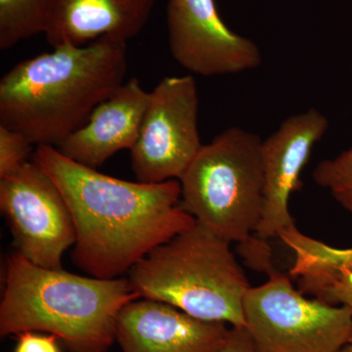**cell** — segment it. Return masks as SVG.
Wrapping results in <instances>:
<instances>
[{
    "label": "cell",
    "instance_id": "6da1fadb",
    "mask_svg": "<svg viewBox=\"0 0 352 352\" xmlns=\"http://www.w3.org/2000/svg\"><path fill=\"white\" fill-rule=\"evenodd\" d=\"M32 161L56 184L73 217L72 261L89 276L116 279L197 223L179 206V180L131 182L36 146Z\"/></svg>",
    "mask_w": 352,
    "mask_h": 352
},
{
    "label": "cell",
    "instance_id": "7a4b0ae2",
    "mask_svg": "<svg viewBox=\"0 0 352 352\" xmlns=\"http://www.w3.org/2000/svg\"><path fill=\"white\" fill-rule=\"evenodd\" d=\"M16 64L0 80V124L57 148L124 83L126 41L61 44Z\"/></svg>",
    "mask_w": 352,
    "mask_h": 352
},
{
    "label": "cell",
    "instance_id": "3957f363",
    "mask_svg": "<svg viewBox=\"0 0 352 352\" xmlns=\"http://www.w3.org/2000/svg\"><path fill=\"white\" fill-rule=\"evenodd\" d=\"M138 298L129 278L50 270L14 252L6 259L0 335L50 333L69 352H107L120 309Z\"/></svg>",
    "mask_w": 352,
    "mask_h": 352
},
{
    "label": "cell",
    "instance_id": "277c9868",
    "mask_svg": "<svg viewBox=\"0 0 352 352\" xmlns=\"http://www.w3.org/2000/svg\"><path fill=\"white\" fill-rule=\"evenodd\" d=\"M231 243L196 223L152 250L129 271L140 298L173 305L200 320L245 327L251 288Z\"/></svg>",
    "mask_w": 352,
    "mask_h": 352
},
{
    "label": "cell",
    "instance_id": "5b68a950",
    "mask_svg": "<svg viewBox=\"0 0 352 352\" xmlns=\"http://www.w3.org/2000/svg\"><path fill=\"white\" fill-rule=\"evenodd\" d=\"M263 140L231 127L203 145L180 178L179 206L197 223L238 243L256 267L270 272V254L256 235L263 214Z\"/></svg>",
    "mask_w": 352,
    "mask_h": 352
},
{
    "label": "cell",
    "instance_id": "8992f818",
    "mask_svg": "<svg viewBox=\"0 0 352 352\" xmlns=\"http://www.w3.org/2000/svg\"><path fill=\"white\" fill-rule=\"evenodd\" d=\"M244 300L245 329L258 352H340L349 344L352 308L305 298L274 270Z\"/></svg>",
    "mask_w": 352,
    "mask_h": 352
},
{
    "label": "cell",
    "instance_id": "52a82bcc",
    "mask_svg": "<svg viewBox=\"0 0 352 352\" xmlns=\"http://www.w3.org/2000/svg\"><path fill=\"white\" fill-rule=\"evenodd\" d=\"M199 97L192 76H166L152 92L135 144L131 168L139 182L180 180L203 144Z\"/></svg>",
    "mask_w": 352,
    "mask_h": 352
},
{
    "label": "cell",
    "instance_id": "ba28073f",
    "mask_svg": "<svg viewBox=\"0 0 352 352\" xmlns=\"http://www.w3.org/2000/svg\"><path fill=\"white\" fill-rule=\"evenodd\" d=\"M0 210L16 252L41 267L63 270L64 252L75 245L73 217L47 173L27 162L0 178Z\"/></svg>",
    "mask_w": 352,
    "mask_h": 352
},
{
    "label": "cell",
    "instance_id": "9c48e42d",
    "mask_svg": "<svg viewBox=\"0 0 352 352\" xmlns=\"http://www.w3.org/2000/svg\"><path fill=\"white\" fill-rule=\"evenodd\" d=\"M166 25L171 54L196 75H233L263 62L256 43L227 27L214 0H168Z\"/></svg>",
    "mask_w": 352,
    "mask_h": 352
},
{
    "label": "cell",
    "instance_id": "30bf717a",
    "mask_svg": "<svg viewBox=\"0 0 352 352\" xmlns=\"http://www.w3.org/2000/svg\"><path fill=\"white\" fill-rule=\"evenodd\" d=\"M328 129L327 117L309 109L285 120L263 140L264 188L263 214L256 233L258 239L278 237L284 229L296 226L289 212V197L302 189L300 173Z\"/></svg>",
    "mask_w": 352,
    "mask_h": 352
},
{
    "label": "cell",
    "instance_id": "8fae6325",
    "mask_svg": "<svg viewBox=\"0 0 352 352\" xmlns=\"http://www.w3.org/2000/svg\"><path fill=\"white\" fill-rule=\"evenodd\" d=\"M230 328L200 320L157 300H132L120 309L115 339L122 352H214Z\"/></svg>",
    "mask_w": 352,
    "mask_h": 352
},
{
    "label": "cell",
    "instance_id": "7c38bea8",
    "mask_svg": "<svg viewBox=\"0 0 352 352\" xmlns=\"http://www.w3.org/2000/svg\"><path fill=\"white\" fill-rule=\"evenodd\" d=\"M149 95L138 78L122 83L57 149L72 161L94 170L120 150H131L138 138Z\"/></svg>",
    "mask_w": 352,
    "mask_h": 352
},
{
    "label": "cell",
    "instance_id": "4fadbf2b",
    "mask_svg": "<svg viewBox=\"0 0 352 352\" xmlns=\"http://www.w3.org/2000/svg\"><path fill=\"white\" fill-rule=\"evenodd\" d=\"M153 8L154 0H54L44 34L53 47L103 36L127 41L144 29Z\"/></svg>",
    "mask_w": 352,
    "mask_h": 352
},
{
    "label": "cell",
    "instance_id": "5bb4252c",
    "mask_svg": "<svg viewBox=\"0 0 352 352\" xmlns=\"http://www.w3.org/2000/svg\"><path fill=\"white\" fill-rule=\"evenodd\" d=\"M295 254L289 274L300 278V291L309 293L342 271L352 272V248L339 249L308 237L296 226L278 234Z\"/></svg>",
    "mask_w": 352,
    "mask_h": 352
},
{
    "label": "cell",
    "instance_id": "9a60e30c",
    "mask_svg": "<svg viewBox=\"0 0 352 352\" xmlns=\"http://www.w3.org/2000/svg\"><path fill=\"white\" fill-rule=\"evenodd\" d=\"M54 0H0V50L45 32Z\"/></svg>",
    "mask_w": 352,
    "mask_h": 352
},
{
    "label": "cell",
    "instance_id": "2e32d148",
    "mask_svg": "<svg viewBox=\"0 0 352 352\" xmlns=\"http://www.w3.org/2000/svg\"><path fill=\"white\" fill-rule=\"evenodd\" d=\"M314 180L352 214V147L333 159L324 160L317 164Z\"/></svg>",
    "mask_w": 352,
    "mask_h": 352
},
{
    "label": "cell",
    "instance_id": "e0dca14e",
    "mask_svg": "<svg viewBox=\"0 0 352 352\" xmlns=\"http://www.w3.org/2000/svg\"><path fill=\"white\" fill-rule=\"evenodd\" d=\"M32 146L24 134L0 124V178L27 163Z\"/></svg>",
    "mask_w": 352,
    "mask_h": 352
},
{
    "label": "cell",
    "instance_id": "ac0fdd59",
    "mask_svg": "<svg viewBox=\"0 0 352 352\" xmlns=\"http://www.w3.org/2000/svg\"><path fill=\"white\" fill-rule=\"evenodd\" d=\"M308 294L331 305H346L352 308V272L342 271Z\"/></svg>",
    "mask_w": 352,
    "mask_h": 352
},
{
    "label": "cell",
    "instance_id": "d6986e66",
    "mask_svg": "<svg viewBox=\"0 0 352 352\" xmlns=\"http://www.w3.org/2000/svg\"><path fill=\"white\" fill-rule=\"evenodd\" d=\"M17 337L13 352H61L59 340L50 333L25 332Z\"/></svg>",
    "mask_w": 352,
    "mask_h": 352
},
{
    "label": "cell",
    "instance_id": "ffe728a7",
    "mask_svg": "<svg viewBox=\"0 0 352 352\" xmlns=\"http://www.w3.org/2000/svg\"><path fill=\"white\" fill-rule=\"evenodd\" d=\"M214 352H258L245 327H231L226 342Z\"/></svg>",
    "mask_w": 352,
    "mask_h": 352
},
{
    "label": "cell",
    "instance_id": "44dd1931",
    "mask_svg": "<svg viewBox=\"0 0 352 352\" xmlns=\"http://www.w3.org/2000/svg\"><path fill=\"white\" fill-rule=\"evenodd\" d=\"M340 352H352V346L351 344H346L344 349H342Z\"/></svg>",
    "mask_w": 352,
    "mask_h": 352
},
{
    "label": "cell",
    "instance_id": "7402d4cb",
    "mask_svg": "<svg viewBox=\"0 0 352 352\" xmlns=\"http://www.w3.org/2000/svg\"><path fill=\"white\" fill-rule=\"evenodd\" d=\"M349 344H351V346H352V331H351V339H349Z\"/></svg>",
    "mask_w": 352,
    "mask_h": 352
}]
</instances>
